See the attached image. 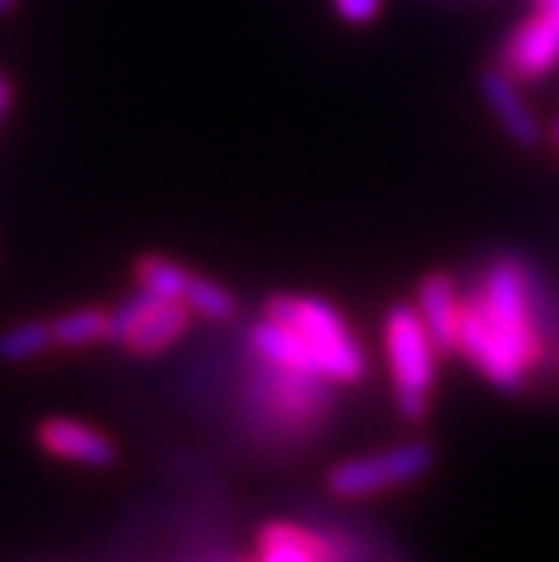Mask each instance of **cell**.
<instances>
[{
	"label": "cell",
	"mask_w": 559,
	"mask_h": 562,
	"mask_svg": "<svg viewBox=\"0 0 559 562\" xmlns=\"http://www.w3.org/2000/svg\"><path fill=\"white\" fill-rule=\"evenodd\" d=\"M269 316L283 319L305 341L309 356L327 385H360L367 378V352L349 330V323L324 297L313 294H272Z\"/></svg>",
	"instance_id": "obj_1"
},
{
	"label": "cell",
	"mask_w": 559,
	"mask_h": 562,
	"mask_svg": "<svg viewBox=\"0 0 559 562\" xmlns=\"http://www.w3.org/2000/svg\"><path fill=\"white\" fill-rule=\"evenodd\" d=\"M385 356L389 378L396 392V406L407 422H422L429 411L433 385H436V345L425 330V323L414 305H392L385 313Z\"/></svg>",
	"instance_id": "obj_2"
},
{
	"label": "cell",
	"mask_w": 559,
	"mask_h": 562,
	"mask_svg": "<svg viewBox=\"0 0 559 562\" xmlns=\"http://www.w3.org/2000/svg\"><path fill=\"white\" fill-rule=\"evenodd\" d=\"M476 308L487 316V323L513 345V349L534 367L538 360V330H534V305H530V286H527V269L516 258L494 261L487 272L483 286L469 294Z\"/></svg>",
	"instance_id": "obj_3"
},
{
	"label": "cell",
	"mask_w": 559,
	"mask_h": 562,
	"mask_svg": "<svg viewBox=\"0 0 559 562\" xmlns=\"http://www.w3.org/2000/svg\"><path fill=\"white\" fill-rule=\"evenodd\" d=\"M429 469H433V450L425 442H396L389 450L338 461L327 472V490L342 501H367L422 480Z\"/></svg>",
	"instance_id": "obj_4"
},
{
	"label": "cell",
	"mask_w": 559,
	"mask_h": 562,
	"mask_svg": "<svg viewBox=\"0 0 559 562\" xmlns=\"http://www.w3.org/2000/svg\"><path fill=\"white\" fill-rule=\"evenodd\" d=\"M189 323H193V313L186 308V302L160 297L138 286L135 294L113 308L110 341L124 345L131 356H160L186 338Z\"/></svg>",
	"instance_id": "obj_5"
},
{
	"label": "cell",
	"mask_w": 559,
	"mask_h": 562,
	"mask_svg": "<svg viewBox=\"0 0 559 562\" xmlns=\"http://www.w3.org/2000/svg\"><path fill=\"white\" fill-rule=\"evenodd\" d=\"M33 439L47 458L77 464V469H110L116 461V442L102 428L77 417H44Z\"/></svg>",
	"instance_id": "obj_6"
},
{
	"label": "cell",
	"mask_w": 559,
	"mask_h": 562,
	"mask_svg": "<svg viewBox=\"0 0 559 562\" xmlns=\"http://www.w3.org/2000/svg\"><path fill=\"white\" fill-rule=\"evenodd\" d=\"M559 63V22L549 11H534V15L513 30V37L502 47V66L516 80H541Z\"/></svg>",
	"instance_id": "obj_7"
},
{
	"label": "cell",
	"mask_w": 559,
	"mask_h": 562,
	"mask_svg": "<svg viewBox=\"0 0 559 562\" xmlns=\"http://www.w3.org/2000/svg\"><path fill=\"white\" fill-rule=\"evenodd\" d=\"M480 94L483 102L491 105V113L497 116V124L505 127V135L516 142V146H538L545 138V127L538 121V113L530 110V102L523 99L519 80L508 74L505 66L483 69L480 74Z\"/></svg>",
	"instance_id": "obj_8"
},
{
	"label": "cell",
	"mask_w": 559,
	"mask_h": 562,
	"mask_svg": "<svg viewBox=\"0 0 559 562\" xmlns=\"http://www.w3.org/2000/svg\"><path fill=\"white\" fill-rule=\"evenodd\" d=\"M251 562H342V552L302 522L272 519L258 530Z\"/></svg>",
	"instance_id": "obj_9"
},
{
	"label": "cell",
	"mask_w": 559,
	"mask_h": 562,
	"mask_svg": "<svg viewBox=\"0 0 559 562\" xmlns=\"http://www.w3.org/2000/svg\"><path fill=\"white\" fill-rule=\"evenodd\" d=\"M414 308L429 330V338L436 345V352H458V323H461V294L455 280L447 272H429L418 283V297H414Z\"/></svg>",
	"instance_id": "obj_10"
},
{
	"label": "cell",
	"mask_w": 559,
	"mask_h": 562,
	"mask_svg": "<svg viewBox=\"0 0 559 562\" xmlns=\"http://www.w3.org/2000/svg\"><path fill=\"white\" fill-rule=\"evenodd\" d=\"M47 323H52L55 349H88V345L110 341L113 308L80 305V308H69V313L55 316V319H47Z\"/></svg>",
	"instance_id": "obj_11"
},
{
	"label": "cell",
	"mask_w": 559,
	"mask_h": 562,
	"mask_svg": "<svg viewBox=\"0 0 559 562\" xmlns=\"http://www.w3.org/2000/svg\"><path fill=\"white\" fill-rule=\"evenodd\" d=\"M55 349L52 323L47 319H22L0 330V360L4 363H30Z\"/></svg>",
	"instance_id": "obj_12"
},
{
	"label": "cell",
	"mask_w": 559,
	"mask_h": 562,
	"mask_svg": "<svg viewBox=\"0 0 559 562\" xmlns=\"http://www.w3.org/2000/svg\"><path fill=\"white\" fill-rule=\"evenodd\" d=\"M182 302H186L189 313L208 319V323H230L236 313H241V302H236V294L230 291V286H222L211 277H200V272H193Z\"/></svg>",
	"instance_id": "obj_13"
},
{
	"label": "cell",
	"mask_w": 559,
	"mask_h": 562,
	"mask_svg": "<svg viewBox=\"0 0 559 562\" xmlns=\"http://www.w3.org/2000/svg\"><path fill=\"white\" fill-rule=\"evenodd\" d=\"M135 280L142 291H153L160 297H175V302H182L186 297V286L193 280V272L186 266H178L175 258H164V255H142L135 261Z\"/></svg>",
	"instance_id": "obj_14"
},
{
	"label": "cell",
	"mask_w": 559,
	"mask_h": 562,
	"mask_svg": "<svg viewBox=\"0 0 559 562\" xmlns=\"http://www.w3.org/2000/svg\"><path fill=\"white\" fill-rule=\"evenodd\" d=\"M331 8L345 26H367L382 15V0H331Z\"/></svg>",
	"instance_id": "obj_15"
},
{
	"label": "cell",
	"mask_w": 559,
	"mask_h": 562,
	"mask_svg": "<svg viewBox=\"0 0 559 562\" xmlns=\"http://www.w3.org/2000/svg\"><path fill=\"white\" fill-rule=\"evenodd\" d=\"M11 102H15V88H11V80H8L4 74H0V121L8 116Z\"/></svg>",
	"instance_id": "obj_16"
},
{
	"label": "cell",
	"mask_w": 559,
	"mask_h": 562,
	"mask_svg": "<svg viewBox=\"0 0 559 562\" xmlns=\"http://www.w3.org/2000/svg\"><path fill=\"white\" fill-rule=\"evenodd\" d=\"M541 11H549V15L559 22V0H541Z\"/></svg>",
	"instance_id": "obj_17"
},
{
	"label": "cell",
	"mask_w": 559,
	"mask_h": 562,
	"mask_svg": "<svg viewBox=\"0 0 559 562\" xmlns=\"http://www.w3.org/2000/svg\"><path fill=\"white\" fill-rule=\"evenodd\" d=\"M15 4H19V0H0V19L11 15V11H15Z\"/></svg>",
	"instance_id": "obj_18"
},
{
	"label": "cell",
	"mask_w": 559,
	"mask_h": 562,
	"mask_svg": "<svg viewBox=\"0 0 559 562\" xmlns=\"http://www.w3.org/2000/svg\"><path fill=\"white\" fill-rule=\"evenodd\" d=\"M552 138H556V146H559V121L552 124Z\"/></svg>",
	"instance_id": "obj_19"
}]
</instances>
